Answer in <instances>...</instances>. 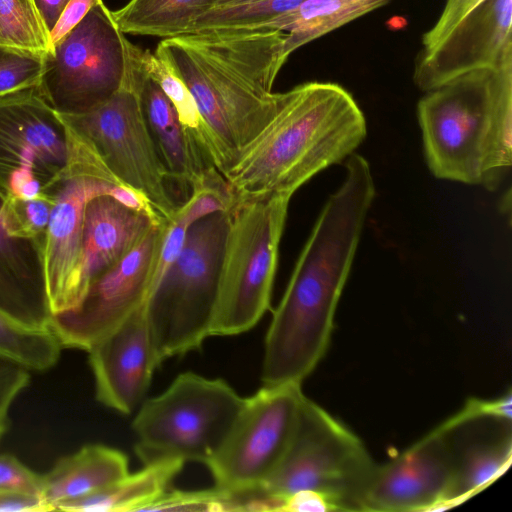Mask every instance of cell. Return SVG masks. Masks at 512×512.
<instances>
[{
    "label": "cell",
    "instance_id": "6da1fadb",
    "mask_svg": "<svg viewBox=\"0 0 512 512\" xmlns=\"http://www.w3.org/2000/svg\"><path fill=\"white\" fill-rule=\"evenodd\" d=\"M306 241L265 337L264 385H301L329 346L334 315L375 197L367 160L353 153Z\"/></svg>",
    "mask_w": 512,
    "mask_h": 512
},
{
    "label": "cell",
    "instance_id": "7a4b0ae2",
    "mask_svg": "<svg viewBox=\"0 0 512 512\" xmlns=\"http://www.w3.org/2000/svg\"><path fill=\"white\" fill-rule=\"evenodd\" d=\"M280 30L207 31L164 38L155 50L189 89L223 175L280 108L275 79L288 59Z\"/></svg>",
    "mask_w": 512,
    "mask_h": 512
},
{
    "label": "cell",
    "instance_id": "3957f363",
    "mask_svg": "<svg viewBox=\"0 0 512 512\" xmlns=\"http://www.w3.org/2000/svg\"><path fill=\"white\" fill-rule=\"evenodd\" d=\"M366 134L365 117L347 90L306 82L284 92L277 113L223 176L235 201L292 196L354 153Z\"/></svg>",
    "mask_w": 512,
    "mask_h": 512
},
{
    "label": "cell",
    "instance_id": "277c9868",
    "mask_svg": "<svg viewBox=\"0 0 512 512\" xmlns=\"http://www.w3.org/2000/svg\"><path fill=\"white\" fill-rule=\"evenodd\" d=\"M417 115L436 178L499 185L512 164V68L459 75L427 91Z\"/></svg>",
    "mask_w": 512,
    "mask_h": 512
},
{
    "label": "cell",
    "instance_id": "5b68a950",
    "mask_svg": "<svg viewBox=\"0 0 512 512\" xmlns=\"http://www.w3.org/2000/svg\"><path fill=\"white\" fill-rule=\"evenodd\" d=\"M228 212L213 213L187 228L178 254L160 270L147 296L159 366L199 349L212 336Z\"/></svg>",
    "mask_w": 512,
    "mask_h": 512
},
{
    "label": "cell",
    "instance_id": "8992f818",
    "mask_svg": "<svg viewBox=\"0 0 512 512\" xmlns=\"http://www.w3.org/2000/svg\"><path fill=\"white\" fill-rule=\"evenodd\" d=\"M376 463L362 441L318 404L304 396L296 429L282 459L249 494L263 511L303 490L325 495L338 511H362Z\"/></svg>",
    "mask_w": 512,
    "mask_h": 512
},
{
    "label": "cell",
    "instance_id": "52a82bcc",
    "mask_svg": "<svg viewBox=\"0 0 512 512\" xmlns=\"http://www.w3.org/2000/svg\"><path fill=\"white\" fill-rule=\"evenodd\" d=\"M291 197L235 201L229 210L212 336L246 332L270 308Z\"/></svg>",
    "mask_w": 512,
    "mask_h": 512
},
{
    "label": "cell",
    "instance_id": "ba28073f",
    "mask_svg": "<svg viewBox=\"0 0 512 512\" xmlns=\"http://www.w3.org/2000/svg\"><path fill=\"white\" fill-rule=\"evenodd\" d=\"M244 398L223 379L178 375L141 404L132 421L135 452L144 464L178 459L207 464L223 444Z\"/></svg>",
    "mask_w": 512,
    "mask_h": 512
},
{
    "label": "cell",
    "instance_id": "9c48e42d",
    "mask_svg": "<svg viewBox=\"0 0 512 512\" xmlns=\"http://www.w3.org/2000/svg\"><path fill=\"white\" fill-rule=\"evenodd\" d=\"M142 53L136 46L122 86L106 102L81 114H58L121 185L139 193L162 219L170 221L179 204L169 189V175L140 102Z\"/></svg>",
    "mask_w": 512,
    "mask_h": 512
},
{
    "label": "cell",
    "instance_id": "30bf717a",
    "mask_svg": "<svg viewBox=\"0 0 512 512\" xmlns=\"http://www.w3.org/2000/svg\"><path fill=\"white\" fill-rule=\"evenodd\" d=\"M135 47L101 2L44 54L37 90L59 114L88 112L122 86Z\"/></svg>",
    "mask_w": 512,
    "mask_h": 512
},
{
    "label": "cell",
    "instance_id": "8fae6325",
    "mask_svg": "<svg viewBox=\"0 0 512 512\" xmlns=\"http://www.w3.org/2000/svg\"><path fill=\"white\" fill-rule=\"evenodd\" d=\"M70 161L68 130L37 87L0 95V194L55 198Z\"/></svg>",
    "mask_w": 512,
    "mask_h": 512
},
{
    "label": "cell",
    "instance_id": "7c38bea8",
    "mask_svg": "<svg viewBox=\"0 0 512 512\" xmlns=\"http://www.w3.org/2000/svg\"><path fill=\"white\" fill-rule=\"evenodd\" d=\"M512 0H447L422 37L413 79L425 92L464 73L512 68Z\"/></svg>",
    "mask_w": 512,
    "mask_h": 512
},
{
    "label": "cell",
    "instance_id": "4fadbf2b",
    "mask_svg": "<svg viewBox=\"0 0 512 512\" xmlns=\"http://www.w3.org/2000/svg\"><path fill=\"white\" fill-rule=\"evenodd\" d=\"M301 385H263L244 398L221 447L206 464L215 487L234 494L256 490L285 454L298 422Z\"/></svg>",
    "mask_w": 512,
    "mask_h": 512
},
{
    "label": "cell",
    "instance_id": "5bb4252c",
    "mask_svg": "<svg viewBox=\"0 0 512 512\" xmlns=\"http://www.w3.org/2000/svg\"><path fill=\"white\" fill-rule=\"evenodd\" d=\"M168 222L154 225L129 253L92 281L76 307L52 315L49 329L62 347L88 351L145 303Z\"/></svg>",
    "mask_w": 512,
    "mask_h": 512
},
{
    "label": "cell",
    "instance_id": "9a60e30c",
    "mask_svg": "<svg viewBox=\"0 0 512 512\" xmlns=\"http://www.w3.org/2000/svg\"><path fill=\"white\" fill-rule=\"evenodd\" d=\"M454 476L455 450L450 433L437 426L386 464H376L362 511L447 509Z\"/></svg>",
    "mask_w": 512,
    "mask_h": 512
},
{
    "label": "cell",
    "instance_id": "2e32d148",
    "mask_svg": "<svg viewBox=\"0 0 512 512\" xmlns=\"http://www.w3.org/2000/svg\"><path fill=\"white\" fill-rule=\"evenodd\" d=\"M96 397L103 405L130 414L142 402L154 370L159 367L145 305L89 350Z\"/></svg>",
    "mask_w": 512,
    "mask_h": 512
},
{
    "label": "cell",
    "instance_id": "e0dca14e",
    "mask_svg": "<svg viewBox=\"0 0 512 512\" xmlns=\"http://www.w3.org/2000/svg\"><path fill=\"white\" fill-rule=\"evenodd\" d=\"M114 186L90 175L74 174L64 179L55 194L44 252L52 315L73 309L79 303L78 277L85 205L94 196L110 194Z\"/></svg>",
    "mask_w": 512,
    "mask_h": 512
},
{
    "label": "cell",
    "instance_id": "ac0fdd59",
    "mask_svg": "<svg viewBox=\"0 0 512 512\" xmlns=\"http://www.w3.org/2000/svg\"><path fill=\"white\" fill-rule=\"evenodd\" d=\"M162 221L157 215L123 205L110 194L90 198L83 215L79 302L92 281L120 261Z\"/></svg>",
    "mask_w": 512,
    "mask_h": 512
},
{
    "label": "cell",
    "instance_id": "d6986e66",
    "mask_svg": "<svg viewBox=\"0 0 512 512\" xmlns=\"http://www.w3.org/2000/svg\"><path fill=\"white\" fill-rule=\"evenodd\" d=\"M0 194V312L33 329L49 328L52 312L45 274V237L11 236L1 221Z\"/></svg>",
    "mask_w": 512,
    "mask_h": 512
},
{
    "label": "cell",
    "instance_id": "ffe728a7",
    "mask_svg": "<svg viewBox=\"0 0 512 512\" xmlns=\"http://www.w3.org/2000/svg\"><path fill=\"white\" fill-rule=\"evenodd\" d=\"M139 97L170 181H175L189 197L193 188L221 175L182 126L174 106L158 84L147 75L144 65L139 82Z\"/></svg>",
    "mask_w": 512,
    "mask_h": 512
},
{
    "label": "cell",
    "instance_id": "44dd1931",
    "mask_svg": "<svg viewBox=\"0 0 512 512\" xmlns=\"http://www.w3.org/2000/svg\"><path fill=\"white\" fill-rule=\"evenodd\" d=\"M129 473L127 456L114 448L91 444L63 457L42 475V497L53 510L67 501L99 491Z\"/></svg>",
    "mask_w": 512,
    "mask_h": 512
},
{
    "label": "cell",
    "instance_id": "7402d4cb",
    "mask_svg": "<svg viewBox=\"0 0 512 512\" xmlns=\"http://www.w3.org/2000/svg\"><path fill=\"white\" fill-rule=\"evenodd\" d=\"M178 459H164L144 464L115 483L85 497L60 504L59 511H139L162 496L182 470Z\"/></svg>",
    "mask_w": 512,
    "mask_h": 512
},
{
    "label": "cell",
    "instance_id": "603a6c76",
    "mask_svg": "<svg viewBox=\"0 0 512 512\" xmlns=\"http://www.w3.org/2000/svg\"><path fill=\"white\" fill-rule=\"evenodd\" d=\"M391 0H305L264 27L286 33L288 58L301 46L375 10Z\"/></svg>",
    "mask_w": 512,
    "mask_h": 512
},
{
    "label": "cell",
    "instance_id": "cb8c5ba5",
    "mask_svg": "<svg viewBox=\"0 0 512 512\" xmlns=\"http://www.w3.org/2000/svg\"><path fill=\"white\" fill-rule=\"evenodd\" d=\"M215 3L216 0H129L112 14L125 34L170 38L186 34L192 22Z\"/></svg>",
    "mask_w": 512,
    "mask_h": 512
},
{
    "label": "cell",
    "instance_id": "d4e9b609",
    "mask_svg": "<svg viewBox=\"0 0 512 512\" xmlns=\"http://www.w3.org/2000/svg\"><path fill=\"white\" fill-rule=\"evenodd\" d=\"M511 459L510 432L494 440L470 443L459 453L455 450V476L448 508L486 488L506 471Z\"/></svg>",
    "mask_w": 512,
    "mask_h": 512
},
{
    "label": "cell",
    "instance_id": "484cf974",
    "mask_svg": "<svg viewBox=\"0 0 512 512\" xmlns=\"http://www.w3.org/2000/svg\"><path fill=\"white\" fill-rule=\"evenodd\" d=\"M305 0H244L215 5L195 19L186 34L207 31L263 30L279 15Z\"/></svg>",
    "mask_w": 512,
    "mask_h": 512
},
{
    "label": "cell",
    "instance_id": "4316f807",
    "mask_svg": "<svg viewBox=\"0 0 512 512\" xmlns=\"http://www.w3.org/2000/svg\"><path fill=\"white\" fill-rule=\"evenodd\" d=\"M61 347L49 328H28L0 312V355L29 370L46 371L58 361Z\"/></svg>",
    "mask_w": 512,
    "mask_h": 512
},
{
    "label": "cell",
    "instance_id": "83f0119b",
    "mask_svg": "<svg viewBox=\"0 0 512 512\" xmlns=\"http://www.w3.org/2000/svg\"><path fill=\"white\" fill-rule=\"evenodd\" d=\"M142 60L147 75L158 84L174 106L182 126L212 161L204 122L186 84L162 58L150 50H143Z\"/></svg>",
    "mask_w": 512,
    "mask_h": 512
},
{
    "label": "cell",
    "instance_id": "f1b7e54d",
    "mask_svg": "<svg viewBox=\"0 0 512 512\" xmlns=\"http://www.w3.org/2000/svg\"><path fill=\"white\" fill-rule=\"evenodd\" d=\"M0 45L50 51V33L34 0H0Z\"/></svg>",
    "mask_w": 512,
    "mask_h": 512
},
{
    "label": "cell",
    "instance_id": "f546056e",
    "mask_svg": "<svg viewBox=\"0 0 512 512\" xmlns=\"http://www.w3.org/2000/svg\"><path fill=\"white\" fill-rule=\"evenodd\" d=\"M55 198H7L1 208V221L6 231L17 238L46 236Z\"/></svg>",
    "mask_w": 512,
    "mask_h": 512
},
{
    "label": "cell",
    "instance_id": "4dcf8cb0",
    "mask_svg": "<svg viewBox=\"0 0 512 512\" xmlns=\"http://www.w3.org/2000/svg\"><path fill=\"white\" fill-rule=\"evenodd\" d=\"M145 510L151 511H242L241 495L216 487L199 491H166Z\"/></svg>",
    "mask_w": 512,
    "mask_h": 512
},
{
    "label": "cell",
    "instance_id": "1f68e13d",
    "mask_svg": "<svg viewBox=\"0 0 512 512\" xmlns=\"http://www.w3.org/2000/svg\"><path fill=\"white\" fill-rule=\"evenodd\" d=\"M44 54L0 45V95L37 87Z\"/></svg>",
    "mask_w": 512,
    "mask_h": 512
},
{
    "label": "cell",
    "instance_id": "d6a6232c",
    "mask_svg": "<svg viewBox=\"0 0 512 512\" xmlns=\"http://www.w3.org/2000/svg\"><path fill=\"white\" fill-rule=\"evenodd\" d=\"M482 418H494L497 420L511 422L512 419V396L511 392L496 399H471L454 416L447 419L438 427L446 432Z\"/></svg>",
    "mask_w": 512,
    "mask_h": 512
},
{
    "label": "cell",
    "instance_id": "836d02e7",
    "mask_svg": "<svg viewBox=\"0 0 512 512\" xmlns=\"http://www.w3.org/2000/svg\"><path fill=\"white\" fill-rule=\"evenodd\" d=\"M29 369L19 362L0 355V438L8 428L11 404L28 385Z\"/></svg>",
    "mask_w": 512,
    "mask_h": 512
},
{
    "label": "cell",
    "instance_id": "e575fe53",
    "mask_svg": "<svg viewBox=\"0 0 512 512\" xmlns=\"http://www.w3.org/2000/svg\"><path fill=\"white\" fill-rule=\"evenodd\" d=\"M8 490L29 492L42 497V475L30 470L14 456L0 454V492Z\"/></svg>",
    "mask_w": 512,
    "mask_h": 512
},
{
    "label": "cell",
    "instance_id": "d590c367",
    "mask_svg": "<svg viewBox=\"0 0 512 512\" xmlns=\"http://www.w3.org/2000/svg\"><path fill=\"white\" fill-rule=\"evenodd\" d=\"M275 511L330 512L338 511V509L325 495L311 490H303L281 500Z\"/></svg>",
    "mask_w": 512,
    "mask_h": 512
},
{
    "label": "cell",
    "instance_id": "8d00e7d4",
    "mask_svg": "<svg viewBox=\"0 0 512 512\" xmlns=\"http://www.w3.org/2000/svg\"><path fill=\"white\" fill-rule=\"evenodd\" d=\"M101 2H103V0H69L50 31L51 48L68 34L86 16L92 7Z\"/></svg>",
    "mask_w": 512,
    "mask_h": 512
},
{
    "label": "cell",
    "instance_id": "74e56055",
    "mask_svg": "<svg viewBox=\"0 0 512 512\" xmlns=\"http://www.w3.org/2000/svg\"><path fill=\"white\" fill-rule=\"evenodd\" d=\"M45 512L54 511L40 495L8 490L0 492V512Z\"/></svg>",
    "mask_w": 512,
    "mask_h": 512
},
{
    "label": "cell",
    "instance_id": "f35d334b",
    "mask_svg": "<svg viewBox=\"0 0 512 512\" xmlns=\"http://www.w3.org/2000/svg\"><path fill=\"white\" fill-rule=\"evenodd\" d=\"M69 0H34L36 8L49 33Z\"/></svg>",
    "mask_w": 512,
    "mask_h": 512
},
{
    "label": "cell",
    "instance_id": "ab89813d",
    "mask_svg": "<svg viewBox=\"0 0 512 512\" xmlns=\"http://www.w3.org/2000/svg\"><path fill=\"white\" fill-rule=\"evenodd\" d=\"M237 1H244V0H216L215 5L226 4V3L237 2Z\"/></svg>",
    "mask_w": 512,
    "mask_h": 512
}]
</instances>
